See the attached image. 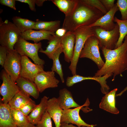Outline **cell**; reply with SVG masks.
Listing matches in <instances>:
<instances>
[{
    "label": "cell",
    "mask_w": 127,
    "mask_h": 127,
    "mask_svg": "<svg viewBox=\"0 0 127 127\" xmlns=\"http://www.w3.org/2000/svg\"><path fill=\"white\" fill-rule=\"evenodd\" d=\"M99 44L98 39L95 35L89 37L85 43L79 58H86L91 60L96 64L100 69L103 66L105 62L100 55Z\"/></svg>",
    "instance_id": "cell-7"
},
{
    "label": "cell",
    "mask_w": 127,
    "mask_h": 127,
    "mask_svg": "<svg viewBox=\"0 0 127 127\" xmlns=\"http://www.w3.org/2000/svg\"><path fill=\"white\" fill-rule=\"evenodd\" d=\"M107 9L109 11L115 5V0H100Z\"/></svg>",
    "instance_id": "cell-37"
},
{
    "label": "cell",
    "mask_w": 127,
    "mask_h": 127,
    "mask_svg": "<svg viewBox=\"0 0 127 127\" xmlns=\"http://www.w3.org/2000/svg\"><path fill=\"white\" fill-rule=\"evenodd\" d=\"M119 10L116 4L105 14L92 24L88 26L90 27L98 26L107 31H110L115 28L116 24L114 23V15Z\"/></svg>",
    "instance_id": "cell-15"
},
{
    "label": "cell",
    "mask_w": 127,
    "mask_h": 127,
    "mask_svg": "<svg viewBox=\"0 0 127 127\" xmlns=\"http://www.w3.org/2000/svg\"><path fill=\"white\" fill-rule=\"evenodd\" d=\"M59 82L55 76V72L44 71L37 74L34 82L39 92L41 93L46 89L57 87Z\"/></svg>",
    "instance_id": "cell-11"
},
{
    "label": "cell",
    "mask_w": 127,
    "mask_h": 127,
    "mask_svg": "<svg viewBox=\"0 0 127 127\" xmlns=\"http://www.w3.org/2000/svg\"><path fill=\"white\" fill-rule=\"evenodd\" d=\"M55 32L42 30L35 31L30 30L21 33L20 36L27 41L31 40L35 43L44 40H49Z\"/></svg>",
    "instance_id": "cell-17"
},
{
    "label": "cell",
    "mask_w": 127,
    "mask_h": 127,
    "mask_svg": "<svg viewBox=\"0 0 127 127\" xmlns=\"http://www.w3.org/2000/svg\"><path fill=\"white\" fill-rule=\"evenodd\" d=\"M0 127H18L15 123L8 104L0 102Z\"/></svg>",
    "instance_id": "cell-21"
},
{
    "label": "cell",
    "mask_w": 127,
    "mask_h": 127,
    "mask_svg": "<svg viewBox=\"0 0 127 127\" xmlns=\"http://www.w3.org/2000/svg\"><path fill=\"white\" fill-rule=\"evenodd\" d=\"M104 15L97 9L79 0L72 13L65 16L62 28L68 31L74 32L79 27L92 24Z\"/></svg>",
    "instance_id": "cell-2"
},
{
    "label": "cell",
    "mask_w": 127,
    "mask_h": 127,
    "mask_svg": "<svg viewBox=\"0 0 127 127\" xmlns=\"http://www.w3.org/2000/svg\"><path fill=\"white\" fill-rule=\"evenodd\" d=\"M37 105L35 102L31 99L28 103L19 110L25 115L28 116Z\"/></svg>",
    "instance_id": "cell-34"
},
{
    "label": "cell",
    "mask_w": 127,
    "mask_h": 127,
    "mask_svg": "<svg viewBox=\"0 0 127 127\" xmlns=\"http://www.w3.org/2000/svg\"><path fill=\"white\" fill-rule=\"evenodd\" d=\"M60 107L63 110L80 106L74 100L71 92L66 88L60 89L57 98Z\"/></svg>",
    "instance_id": "cell-22"
},
{
    "label": "cell",
    "mask_w": 127,
    "mask_h": 127,
    "mask_svg": "<svg viewBox=\"0 0 127 127\" xmlns=\"http://www.w3.org/2000/svg\"><path fill=\"white\" fill-rule=\"evenodd\" d=\"M67 31L63 28H59L55 32V35L60 37H63L66 33Z\"/></svg>",
    "instance_id": "cell-39"
},
{
    "label": "cell",
    "mask_w": 127,
    "mask_h": 127,
    "mask_svg": "<svg viewBox=\"0 0 127 127\" xmlns=\"http://www.w3.org/2000/svg\"><path fill=\"white\" fill-rule=\"evenodd\" d=\"M16 0H0V3L2 5L7 6L14 10H16Z\"/></svg>",
    "instance_id": "cell-36"
},
{
    "label": "cell",
    "mask_w": 127,
    "mask_h": 127,
    "mask_svg": "<svg viewBox=\"0 0 127 127\" xmlns=\"http://www.w3.org/2000/svg\"><path fill=\"white\" fill-rule=\"evenodd\" d=\"M105 60L103 67L95 73L96 76L113 75V79L127 69V35L122 45L113 50L101 48Z\"/></svg>",
    "instance_id": "cell-1"
},
{
    "label": "cell",
    "mask_w": 127,
    "mask_h": 127,
    "mask_svg": "<svg viewBox=\"0 0 127 127\" xmlns=\"http://www.w3.org/2000/svg\"><path fill=\"white\" fill-rule=\"evenodd\" d=\"M121 15V20H127V0H118L116 3Z\"/></svg>",
    "instance_id": "cell-33"
},
{
    "label": "cell",
    "mask_w": 127,
    "mask_h": 127,
    "mask_svg": "<svg viewBox=\"0 0 127 127\" xmlns=\"http://www.w3.org/2000/svg\"><path fill=\"white\" fill-rule=\"evenodd\" d=\"M127 90V86L124 89L121 91L120 93L116 95V96H120L123 93Z\"/></svg>",
    "instance_id": "cell-42"
},
{
    "label": "cell",
    "mask_w": 127,
    "mask_h": 127,
    "mask_svg": "<svg viewBox=\"0 0 127 127\" xmlns=\"http://www.w3.org/2000/svg\"><path fill=\"white\" fill-rule=\"evenodd\" d=\"M117 90L115 88L103 96L99 104L100 108L111 113L117 114L119 111L115 106V94Z\"/></svg>",
    "instance_id": "cell-20"
},
{
    "label": "cell",
    "mask_w": 127,
    "mask_h": 127,
    "mask_svg": "<svg viewBox=\"0 0 127 127\" xmlns=\"http://www.w3.org/2000/svg\"><path fill=\"white\" fill-rule=\"evenodd\" d=\"M51 118L46 110L41 120L36 125V127H52Z\"/></svg>",
    "instance_id": "cell-32"
},
{
    "label": "cell",
    "mask_w": 127,
    "mask_h": 127,
    "mask_svg": "<svg viewBox=\"0 0 127 127\" xmlns=\"http://www.w3.org/2000/svg\"><path fill=\"white\" fill-rule=\"evenodd\" d=\"M21 69L20 76L28 79L33 82L39 72L44 71L43 65L32 63L26 56H21Z\"/></svg>",
    "instance_id": "cell-12"
},
{
    "label": "cell",
    "mask_w": 127,
    "mask_h": 127,
    "mask_svg": "<svg viewBox=\"0 0 127 127\" xmlns=\"http://www.w3.org/2000/svg\"><path fill=\"white\" fill-rule=\"evenodd\" d=\"M21 32L13 23L6 20L0 21V44L8 51L14 50V46L20 36Z\"/></svg>",
    "instance_id": "cell-4"
},
{
    "label": "cell",
    "mask_w": 127,
    "mask_h": 127,
    "mask_svg": "<svg viewBox=\"0 0 127 127\" xmlns=\"http://www.w3.org/2000/svg\"><path fill=\"white\" fill-rule=\"evenodd\" d=\"M20 2L27 4L30 10L33 11L36 10L35 7V0H16Z\"/></svg>",
    "instance_id": "cell-38"
},
{
    "label": "cell",
    "mask_w": 127,
    "mask_h": 127,
    "mask_svg": "<svg viewBox=\"0 0 127 127\" xmlns=\"http://www.w3.org/2000/svg\"><path fill=\"white\" fill-rule=\"evenodd\" d=\"M79 0H50L62 12L65 16H69L73 12Z\"/></svg>",
    "instance_id": "cell-23"
},
{
    "label": "cell",
    "mask_w": 127,
    "mask_h": 127,
    "mask_svg": "<svg viewBox=\"0 0 127 127\" xmlns=\"http://www.w3.org/2000/svg\"><path fill=\"white\" fill-rule=\"evenodd\" d=\"M34 127H36V126H35Z\"/></svg>",
    "instance_id": "cell-44"
},
{
    "label": "cell",
    "mask_w": 127,
    "mask_h": 127,
    "mask_svg": "<svg viewBox=\"0 0 127 127\" xmlns=\"http://www.w3.org/2000/svg\"><path fill=\"white\" fill-rule=\"evenodd\" d=\"M8 50L4 47L0 46V64L3 67L6 59Z\"/></svg>",
    "instance_id": "cell-35"
},
{
    "label": "cell",
    "mask_w": 127,
    "mask_h": 127,
    "mask_svg": "<svg viewBox=\"0 0 127 127\" xmlns=\"http://www.w3.org/2000/svg\"><path fill=\"white\" fill-rule=\"evenodd\" d=\"M35 126L30 123L27 126L25 127H34Z\"/></svg>",
    "instance_id": "cell-43"
},
{
    "label": "cell",
    "mask_w": 127,
    "mask_h": 127,
    "mask_svg": "<svg viewBox=\"0 0 127 127\" xmlns=\"http://www.w3.org/2000/svg\"><path fill=\"white\" fill-rule=\"evenodd\" d=\"M114 21L119 25V38L115 49L120 47L122 45L123 39L127 35V20H120L115 17H114Z\"/></svg>",
    "instance_id": "cell-30"
},
{
    "label": "cell",
    "mask_w": 127,
    "mask_h": 127,
    "mask_svg": "<svg viewBox=\"0 0 127 127\" xmlns=\"http://www.w3.org/2000/svg\"><path fill=\"white\" fill-rule=\"evenodd\" d=\"M91 27L94 35L99 40L100 49L104 48L109 50L115 49L119 35V27L117 23L114 28L110 31L105 30L98 26Z\"/></svg>",
    "instance_id": "cell-6"
},
{
    "label": "cell",
    "mask_w": 127,
    "mask_h": 127,
    "mask_svg": "<svg viewBox=\"0 0 127 127\" xmlns=\"http://www.w3.org/2000/svg\"><path fill=\"white\" fill-rule=\"evenodd\" d=\"M30 96L20 90L8 104L11 109L20 110L31 100Z\"/></svg>",
    "instance_id": "cell-24"
},
{
    "label": "cell",
    "mask_w": 127,
    "mask_h": 127,
    "mask_svg": "<svg viewBox=\"0 0 127 127\" xmlns=\"http://www.w3.org/2000/svg\"><path fill=\"white\" fill-rule=\"evenodd\" d=\"M84 3L92 6L101 11L104 15L108 12L100 0H81Z\"/></svg>",
    "instance_id": "cell-31"
},
{
    "label": "cell",
    "mask_w": 127,
    "mask_h": 127,
    "mask_svg": "<svg viewBox=\"0 0 127 127\" xmlns=\"http://www.w3.org/2000/svg\"><path fill=\"white\" fill-rule=\"evenodd\" d=\"M60 23L59 20L47 21L37 20L34 29L55 32L60 28Z\"/></svg>",
    "instance_id": "cell-26"
},
{
    "label": "cell",
    "mask_w": 127,
    "mask_h": 127,
    "mask_svg": "<svg viewBox=\"0 0 127 127\" xmlns=\"http://www.w3.org/2000/svg\"><path fill=\"white\" fill-rule=\"evenodd\" d=\"M21 56L14 49L8 51L7 56L3 67L4 70L14 82L20 76Z\"/></svg>",
    "instance_id": "cell-8"
},
{
    "label": "cell",
    "mask_w": 127,
    "mask_h": 127,
    "mask_svg": "<svg viewBox=\"0 0 127 127\" xmlns=\"http://www.w3.org/2000/svg\"><path fill=\"white\" fill-rule=\"evenodd\" d=\"M16 83L20 90L33 97L37 99L39 96V92L37 87L33 82L30 80L20 76L16 80Z\"/></svg>",
    "instance_id": "cell-16"
},
{
    "label": "cell",
    "mask_w": 127,
    "mask_h": 127,
    "mask_svg": "<svg viewBox=\"0 0 127 127\" xmlns=\"http://www.w3.org/2000/svg\"><path fill=\"white\" fill-rule=\"evenodd\" d=\"M13 23L21 32L34 29L36 22L20 17L15 16L12 18Z\"/></svg>",
    "instance_id": "cell-27"
},
{
    "label": "cell",
    "mask_w": 127,
    "mask_h": 127,
    "mask_svg": "<svg viewBox=\"0 0 127 127\" xmlns=\"http://www.w3.org/2000/svg\"><path fill=\"white\" fill-rule=\"evenodd\" d=\"M0 77L2 81L0 87V93L3 103L8 104L20 90L16 83L4 69L1 71Z\"/></svg>",
    "instance_id": "cell-9"
},
{
    "label": "cell",
    "mask_w": 127,
    "mask_h": 127,
    "mask_svg": "<svg viewBox=\"0 0 127 127\" xmlns=\"http://www.w3.org/2000/svg\"><path fill=\"white\" fill-rule=\"evenodd\" d=\"M75 36L74 32L68 31L62 39L61 47L64 54V59L68 63L72 59L75 43Z\"/></svg>",
    "instance_id": "cell-14"
},
{
    "label": "cell",
    "mask_w": 127,
    "mask_h": 127,
    "mask_svg": "<svg viewBox=\"0 0 127 127\" xmlns=\"http://www.w3.org/2000/svg\"><path fill=\"white\" fill-rule=\"evenodd\" d=\"M63 110L59 105L57 98L53 97L48 99L47 111L54 121L55 127H60Z\"/></svg>",
    "instance_id": "cell-18"
},
{
    "label": "cell",
    "mask_w": 127,
    "mask_h": 127,
    "mask_svg": "<svg viewBox=\"0 0 127 127\" xmlns=\"http://www.w3.org/2000/svg\"><path fill=\"white\" fill-rule=\"evenodd\" d=\"M11 112L14 121L18 127H25L30 123L28 116L19 110L11 109Z\"/></svg>",
    "instance_id": "cell-29"
},
{
    "label": "cell",
    "mask_w": 127,
    "mask_h": 127,
    "mask_svg": "<svg viewBox=\"0 0 127 127\" xmlns=\"http://www.w3.org/2000/svg\"><path fill=\"white\" fill-rule=\"evenodd\" d=\"M63 52L61 47H60L54 54L52 59L53 60V63L51 68L52 71L56 72L59 76L61 82H64V74L62 68V65L59 60L60 56Z\"/></svg>",
    "instance_id": "cell-28"
},
{
    "label": "cell",
    "mask_w": 127,
    "mask_h": 127,
    "mask_svg": "<svg viewBox=\"0 0 127 127\" xmlns=\"http://www.w3.org/2000/svg\"><path fill=\"white\" fill-rule=\"evenodd\" d=\"M46 0H35V4L38 6L41 7L43 5L44 3Z\"/></svg>",
    "instance_id": "cell-40"
},
{
    "label": "cell",
    "mask_w": 127,
    "mask_h": 127,
    "mask_svg": "<svg viewBox=\"0 0 127 127\" xmlns=\"http://www.w3.org/2000/svg\"><path fill=\"white\" fill-rule=\"evenodd\" d=\"M63 37L56 35L52 36L48 41L49 44L45 50L41 48L39 52L45 54L50 59H52L55 52L61 47V42Z\"/></svg>",
    "instance_id": "cell-25"
},
{
    "label": "cell",
    "mask_w": 127,
    "mask_h": 127,
    "mask_svg": "<svg viewBox=\"0 0 127 127\" xmlns=\"http://www.w3.org/2000/svg\"><path fill=\"white\" fill-rule=\"evenodd\" d=\"M75 40L73 57L69 68L73 75L76 74V69L80 52L87 39L94 35L91 27L83 26L77 28L74 32Z\"/></svg>",
    "instance_id": "cell-3"
},
{
    "label": "cell",
    "mask_w": 127,
    "mask_h": 127,
    "mask_svg": "<svg viewBox=\"0 0 127 127\" xmlns=\"http://www.w3.org/2000/svg\"><path fill=\"white\" fill-rule=\"evenodd\" d=\"M41 47V42L31 43L20 36L14 45V49L21 56H26L31 59L34 63L43 65L45 61L39 57L38 53Z\"/></svg>",
    "instance_id": "cell-5"
},
{
    "label": "cell",
    "mask_w": 127,
    "mask_h": 127,
    "mask_svg": "<svg viewBox=\"0 0 127 127\" xmlns=\"http://www.w3.org/2000/svg\"><path fill=\"white\" fill-rule=\"evenodd\" d=\"M48 98V97L44 96L41 99L40 103L28 116L30 123L36 125L41 120L47 110Z\"/></svg>",
    "instance_id": "cell-19"
},
{
    "label": "cell",
    "mask_w": 127,
    "mask_h": 127,
    "mask_svg": "<svg viewBox=\"0 0 127 127\" xmlns=\"http://www.w3.org/2000/svg\"><path fill=\"white\" fill-rule=\"evenodd\" d=\"M112 75L106 74L102 76H83L76 74L72 76L68 77L66 79V85L69 87L77 83L86 80H93L96 81L100 85L101 90L102 93L106 94L109 92V86L107 84L106 79Z\"/></svg>",
    "instance_id": "cell-13"
},
{
    "label": "cell",
    "mask_w": 127,
    "mask_h": 127,
    "mask_svg": "<svg viewBox=\"0 0 127 127\" xmlns=\"http://www.w3.org/2000/svg\"><path fill=\"white\" fill-rule=\"evenodd\" d=\"M85 126H82L81 127H86ZM60 127H76L73 125L72 124H67L66 123H61Z\"/></svg>",
    "instance_id": "cell-41"
},
{
    "label": "cell",
    "mask_w": 127,
    "mask_h": 127,
    "mask_svg": "<svg viewBox=\"0 0 127 127\" xmlns=\"http://www.w3.org/2000/svg\"><path fill=\"white\" fill-rule=\"evenodd\" d=\"M89 102L87 98L85 103L82 106L73 109L63 110L61 119V123H71L77 125L78 127L85 126L93 127L96 125H90L86 123L81 118L79 112L80 109L83 106H88Z\"/></svg>",
    "instance_id": "cell-10"
}]
</instances>
